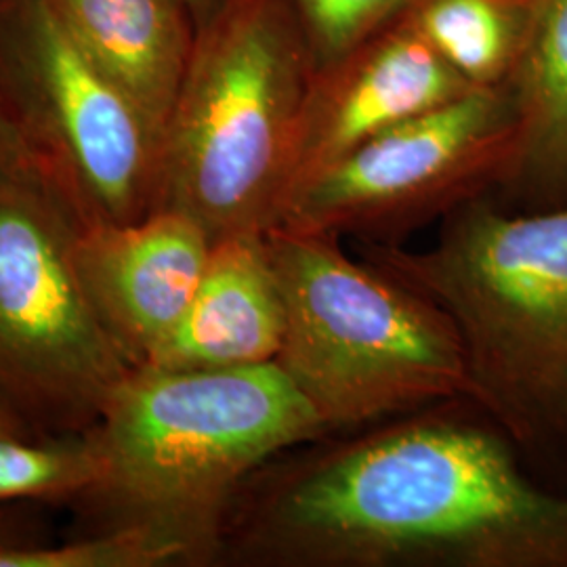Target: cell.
<instances>
[{"label": "cell", "mask_w": 567, "mask_h": 567, "mask_svg": "<svg viewBox=\"0 0 567 567\" xmlns=\"http://www.w3.org/2000/svg\"><path fill=\"white\" fill-rule=\"evenodd\" d=\"M468 400L330 433L257 468L217 566L567 567V494Z\"/></svg>", "instance_id": "cell-1"}, {"label": "cell", "mask_w": 567, "mask_h": 567, "mask_svg": "<svg viewBox=\"0 0 567 567\" xmlns=\"http://www.w3.org/2000/svg\"><path fill=\"white\" fill-rule=\"evenodd\" d=\"M86 433L100 468L70 507L74 534H142L168 567L217 566L229 508L248 477L328 435L276 362L135 368Z\"/></svg>", "instance_id": "cell-2"}, {"label": "cell", "mask_w": 567, "mask_h": 567, "mask_svg": "<svg viewBox=\"0 0 567 567\" xmlns=\"http://www.w3.org/2000/svg\"><path fill=\"white\" fill-rule=\"evenodd\" d=\"M362 257L446 313L466 400L515 444L567 442V203L511 213L482 194L426 248L362 244Z\"/></svg>", "instance_id": "cell-3"}, {"label": "cell", "mask_w": 567, "mask_h": 567, "mask_svg": "<svg viewBox=\"0 0 567 567\" xmlns=\"http://www.w3.org/2000/svg\"><path fill=\"white\" fill-rule=\"evenodd\" d=\"M284 301L276 364L326 431H355L466 400L465 351L446 313L341 238L265 229Z\"/></svg>", "instance_id": "cell-4"}, {"label": "cell", "mask_w": 567, "mask_h": 567, "mask_svg": "<svg viewBox=\"0 0 567 567\" xmlns=\"http://www.w3.org/2000/svg\"><path fill=\"white\" fill-rule=\"evenodd\" d=\"M305 93L282 2L224 0L196 30L164 126L158 208L194 217L213 243L269 229Z\"/></svg>", "instance_id": "cell-5"}, {"label": "cell", "mask_w": 567, "mask_h": 567, "mask_svg": "<svg viewBox=\"0 0 567 567\" xmlns=\"http://www.w3.org/2000/svg\"><path fill=\"white\" fill-rule=\"evenodd\" d=\"M81 225L41 163L0 177V400L37 433H86L135 370L84 290Z\"/></svg>", "instance_id": "cell-6"}, {"label": "cell", "mask_w": 567, "mask_h": 567, "mask_svg": "<svg viewBox=\"0 0 567 567\" xmlns=\"http://www.w3.org/2000/svg\"><path fill=\"white\" fill-rule=\"evenodd\" d=\"M0 81L82 224L158 208L163 135L82 53L47 0H0Z\"/></svg>", "instance_id": "cell-7"}, {"label": "cell", "mask_w": 567, "mask_h": 567, "mask_svg": "<svg viewBox=\"0 0 567 567\" xmlns=\"http://www.w3.org/2000/svg\"><path fill=\"white\" fill-rule=\"evenodd\" d=\"M519 112L508 84L465 95L400 122L295 185L271 227L404 244L410 231L505 182Z\"/></svg>", "instance_id": "cell-8"}, {"label": "cell", "mask_w": 567, "mask_h": 567, "mask_svg": "<svg viewBox=\"0 0 567 567\" xmlns=\"http://www.w3.org/2000/svg\"><path fill=\"white\" fill-rule=\"evenodd\" d=\"M210 248L203 225L175 208L131 224L81 225L76 265L84 290L133 368L147 364L179 324Z\"/></svg>", "instance_id": "cell-9"}, {"label": "cell", "mask_w": 567, "mask_h": 567, "mask_svg": "<svg viewBox=\"0 0 567 567\" xmlns=\"http://www.w3.org/2000/svg\"><path fill=\"white\" fill-rule=\"evenodd\" d=\"M471 89L421 34L389 42L351 74L305 93L284 196L360 143Z\"/></svg>", "instance_id": "cell-10"}, {"label": "cell", "mask_w": 567, "mask_h": 567, "mask_svg": "<svg viewBox=\"0 0 567 567\" xmlns=\"http://www.w3.org/2000/svg\"><path fill=\"white\" fill-rule=\"evenodd\" d=\"M282 341V290L267 236L240 231L213 243L192 303L145 365L217 370L269 364Z\"/></svg>", "instance_id": "cell-11"}, {"label": "cell", "mask_w": 567, "mask_h": 567, "mask_svg": "<svg viewBox=\"0 0 567 567\" xmlns=\"http://www.w3.org/2000/svg\"><path fill=\"white\" fill-rule=\"evenodd\" d=\"M68 34L163 135L194 51L183 0H47Z\"/></svg>", "instance_id": "cell-12"}, {"label": "cell", "mask_w": 567, "mask_h": 567, "mask_svg": "<svg viewBox=\"0 0 567 567\" xmlns=\"http://www.w3.org/2000/svg\"><path fill=\"white\" fill-rule=\"evenodd\" d=\"M519 135L507 179L526 210L567 203V0H538L508 82Z\"/></svg>", "instance_id": "cell-13"}, {"label": "cell", "mask_w": 567, "mask_h": 567, "mask_svg": "<svg viewBox=\"0 0 567 567\" xmlns=\"http://www.w3.org/2000/svg\"><path fill=\"white\" fill-rule=\"evenodd\" d=\"M538 0H433L421 37L473 86H498L524 53Z\"/></svg>", "instance_id": "cell-14"}, {"label": "cell", "mask_w": 567, "mask_h": 567, "mask_svg": "<svg viewBox=\"0 0 567 567\" xmlns=\"http://www.w3.org/2000/svg\"><path fill=\"white\" fill-rule=\"evenodd\" d=\"M89 433L0 435V507H72L97 477Z\"/></svg>", "instance_id": "cell-15"}, {"label": "cell", "mask_w": 567, "mask_h": 567, "mask_svg": "<svg viewBox=\"0 0 567 567\" xmlns=\"http://www.w3.org/2000/svg\"><path fill=\"white\" fill-rule=\"evenodd\" d=\"M0 567H168L163 550L135 532L72 534L68 543L0 553Z\"/></svg>", "instance_id": "cell-16"}, {"label": "cell", "mask_w": 567, "mask_h": 567, "mask_svg": "<svg viewBox=\"0 0 567 567\" xmlns=\"http://www.w3.org/2000/svg\"><path fill=\"white\" fill-rule=\"evenodd\" d=\"M405 0H303L309 23L326 51L341 53Z\"/></svg>", "instance_id": "cell-17"}, {"label": "cell", "mask_w": 567, "mask_h": 567, "mask_svg": "<svg viewBox=\"0 0 567 567\" xmlns=\"http://www.w3.org/2000/svg\"><path fill=\"white\" fill-rule=\"evenodd\" d=\"M34 507V505H32ZM30 505L0 507V553L53 543L51 526Z\"/></svg>", "instance_id": "cell-18"}, {"label": "cell", "mask_w": 567, "mask_h": 567, "mask_svg": "<svg viewBox=\"0 0 567 567\" xmlns=\"http://www.w3.org/2000/svg\"><path fill=\"white\" fill-rule=\"evenodd\" d=\"M34 163L41 161L28 142L13 103L0 81V177Z\"/></svg>", "instance_id": "cell-19"}, {"label": "cell", "mask_w": 567, "mask_h": 567, "mask_svg": "<svg viewBox=\"0 0 567 567\" xmlns=\"http://www.w3.org/2000/svg\"><path fill=\"white\" fill-rule=\"evenodd\" d=\"M9 433H18V435H30L37 433L30 426L21 421L20 416L0 400V435H9Z\"/></svg>", "instance_id": "cell-20"}, {"label": "cell", "mask_w": 567, "mask_h": 567, "mask_svg": "<svg viewBox=\"0 0 567 567\" xmlns=\"http://www.w3.org/2000/svg\"><path fill=\"white\" fill-rule=\"evenodd\" d=\"M183 2H185L187 11L192 16V21H194V25L198 30V28H203L206 21L210 20V16L217 11V7L224 0H183Z\"/></svg>", "instance_id": "cell-21"}]
</instances>
